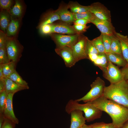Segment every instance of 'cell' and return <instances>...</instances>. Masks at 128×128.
<instances>
[{
    "instance_id": "cb8c5ba5",
    "label": "cell",
    "mask_w": 128,
    "mask_h": 128,
    "mask_svg": "<svg viewBox=\"0 0 128 128\" xmlns=\"http://www.w3.org/2000/svg\"><path fill=\"white\" fill-rule=\"evenodd\" d=\"M17 63L13 61L4 64H0L2 69L4 76L7 77L16 70Z\"/></svg>"
},
{
    "instance_id": "2e32d148",
    "label": "cell",
    "mask_w": 128,
    "mask_h": 128,
    "mask_svg": "<svg viewBox=\"0 0 128 128\" xmlns=\"http://www.w3.org/2000/svg\"><path fill=\"white\" fill-rule=\"evenodd\" d=\"M21 19L11 16L10 22L6 30V34L7 36L15 37L19 29Z\"/></svg>"
},
{
    "instance_id": "484cf974",
    "label": "cell",
    "mask_w": 128,
    "mask_h": 128,
    "mask_svg": "<svg viewBox=\"0 0 128 128\" xmlns=\"http://www.w3.org/2000/svg\"><path fill=\"white\" fill-rule=\"evenodd\" d=\"M111 37V53L122 55L121 45L119 41L115 35Z\"/></svg>"
},
{
    "instance_id": "f1b7e54d",
    "label": "cell",
    "mask_w": 128,
    "mask_h": 128,
    "mask_svg": "<svg viewBox=\"0 0 128 128\" xmlns=\"http://www.w3.org/2000/svg\"><path fill=\"white\" fill-rule=\"evenodd\" d=\"M10 61L6 47L0 48V64H5Z\"/></svg>"
},
{
    "instance_id": "83f0119b",
    "label": "cell",
    "mask_w": 128,
    "mask_h": 128,
    "mask_svg": "<svg viewBox=\"0 0 128 128\" xmlns=\"http://www.w3.org/2000/svg\"><path fill=\"white\" fill-rule=\"evenodd\" d=\"M103 44L105 49V53H111L110 46L111 44V36L101 34Z\"/></svg>"
},
{
    "instance_id": "1f68e13d",
    "label": "cell",
    "mask_w": 128,
    "mask_h": 128,
    "mask_svg": "<svg viewBox=\"0 0 128 128\" xmlns=\"http://www.w3.org/2000/svg\"><path fill=\"white\" fill-rule=\"evenodd\" d=\"M7 97L5 90L0 93V114H2L6 106Z\"/></svg>"
},
{
    "instance_id": "7c38bea8",
    "label": "cell",
    "mask_w": 128,
    "mask_h": 128,
    "mask_svg": "<svg viewBox=\"0 0 128 128\" xmlns=\"http://www.w3.org/2000/svg\"><path fill=\"white\" fill-rule=\"evenodd\" d=\"M14 94L10 93L7 95L6 106L2 114L5 119L17 124L18 123L19 121L15 116L13 108V98Z\"/></svg>"
},
{
    "instance_id": "f546056e",
    "label": "cell",
    "mask_w": 128,
    "mask_h": 128,
    "mask_svg": "<svg viewBox=\"0 0 128 128\" xmlns=\"http://www.w3.org/2000/svg\"><path fill=\"white\" fill-rule=\"evenodd\" d=\"M73 14L75 20L79 19H84L89 21L93 15L89 11L84 13Z\"/></svg>"
},
{
    "instance_id": "ac0fdd59",
    "label": "cell",
    "mask_w": 128,
    "mask_h": 128,
    "mask_svg": "<svg viewBox=\"0 0 128 128\" xmlns=\"http://www.w3.org/2000/svg\"><path fill=\"white\" fill-rule=\"evenodd\" d=\"M105 54L108 61L119 66L124 67L128 64L122 55L111 53H105Z\"/></svg>"
},
{
    "instance_id": "60d3db41",
    "label": "cell",
    "mask_w": 128,
    "mask_h": 128,
    "mask_svg": "<svg viewBox=\"0 0 128 128\" xmlns=\"http://www.w3.org/2000/svg\"><path fill=\"white\" fill-rule=\"evenodd\" d=\"M90 23V21L84 19H79L75 20L73 22L74 24L81 25H87V24Z\"/></svg>"
},
{
    "instance_id": "6da1fadb",
    "label": "cell",
    "mask_w": 128,
    "mask_h": 128,
    "mask_svg": "<svg viewBox=\"0 0 128 128\" xmlns=\"http://www.w3.org/2000/svg\"><path fill=\"white\" fill-rule=\"evenodd\" d=\"M90 102L109 115L115 128L121 127L128 121V108L113 101L103 96Z\"/></svg>"
},
{
    "instance_id": "b9f144b4",
    "label": "cell",
    "mask_w": 128,
    "mask_h": 128,
    "mask_svg": "<svg viewBox=\"0 0 128 128\" xmlns=\"http://www.w3.org/2000/svg\"><path fill=\"white\" fill-rule=\"evenodd\" d=\"M98 55L97 54L89 55L87 56V59L93 62L97 58Z\"/></svg>"
},
{
    "instance_id": "9c48e42d",
    "label": "cell",
    "mask_w": 128,
    "mask_h": 128,
    "mask_svg": "<svg viewBox=\"0 0 128 128\" xmlns=\"http://www.w3.org/2000/svg\"><path fill=\"white\" fill-rule=\"evenodd\" d=\"M89 21L96 26L101 34L112 36L116 33L111 22L100 19L94 15Z\"/></svg>"
},
{
    "instance_id": "8fae6325",
    "label": "cell",
    "mask_w": 128,
    "mask_h": 128,
    "mask_svg": "<svg viewBox=\"0 0 128 128\" xmlns=\"http://www.w3.org/2000/svg\"><path fill=\"white\" fill-rule=\"evenodd\" d=\"M55 51L63 59L66 67L70 68L74 65L77 62L71 47L66 46L56 48Z\"/></svg>"
},
{
    "instance_id": "e0dca14e",
    "label": "cell",
    "mask_w": 128,
    "mask_h": 128,
    "mask_svg": "<svg viewBox=\"0 0 128 128\" xmlns=\"http://www.w3.org/2000/svg\"><path fill=\"white\" fill-rule=\"evenodd\" d=\"M5 90L7 94L14 93L21 90L27 89L26 88L19 86L9 78L5 77Z\"/></svg>"
},
{
    "instance_id": "bcb514c9",
    "label": "cell",
    "mask_w": 128,
    "mask_h": 128,
    "mask_svg": "<svg viewBox=\"0 0 128 128\" xmlns=\"http://www.w3.org/2000/svg\"><path fill=\"white\" fill-rule=\"evenodd\" d=\"M79 128H92V127L91 124L87 125L85 124Z\"/></svg>"
},
{
    "instance_id": "d590c367",
    "label": "cell",
    "mask_w": 128,
    "mask_h": 128,
    "mask_svg": "<svg viewBox=\"0 0 128 128\" xmlns=\"http://www.w3.org/2000/svg\"><path fill=\"white\" fill-rule=\"evenodd\" d=\"M8 36L6 33L0 30V48L6 47Z\"/></svg>"
},
{
    "instance_id": "9a60e30c",
    "label": "cell",
    "mask_w": 128,
    "mask_h": 128,
    "mask_svg": "<svg viewBox=\"0 0 128 128\" xmlns=\"http://www.w3.org/2000/svg\"><path fill=\"white\" fill-rule=\"evenodd\" d=\"M70 114L71 115L70 128H79L85 124L86 120L81 111L74 110L71 111Z\"/></svg>"
},
{
    "instance_id": "d6986e66",
    "label": "cell",
    "mask_w": 128,
    "mask_h": 128,
    "mask_svg": "<svg viewBox=\"0 0 128 128\" xmlns=\"http://www.w3.org/2000/svg\"><path fill=\"white\" fill-rule=\"evenodd\" d=\"M115 35L120 42L122 55L128 64V37L117 32Z\"/></svg>"
},
{
    "instance_id": "5bb4252c",
    "label": "cell",
    "mask_w": 128,
    "mask_h": 128,
    "mask_svg": "<svg viewBox=\"0 0 128 128\" xmlns=\"http://www.w3.org/2000/svg\"><path fill=\"white\" fill-rule=\"evenodd\" d=\"M52 33L74 35L78 33L73 26L64 23L52 24Z\"/></svg>"
},
{
    "instance_id": "ffe728a7",
    "label": "cell",
    "mask_w": 128,
    "mask_h": 128,
    "mask_svg": "<svg viewBox=\"0 0 128 128\" xmlns=\"http://www.w3.org/2000/svg\"><path fill=\"white\" fill-rule=\"evenodd\" d=\"M23 11V7L22 2L15 0L14 4L9 11L11 16L14 18L21 19Z\"/></svg>"
},
{
    "instance_id": "603a6c76",
    "label": "cell",
    "mask_w": 128,
    "mask_h": 128,
    "mask_svg": "<svg viewBox=\"0 0 128 128\" xmlns=\"http://www.w3.org/2000/svg\"><path fill=\"white\" fill-rule=\"evenodd\" d=\"M69 9L73 13H79L86 12L89 11L90 5H82L77 2L70 1L68 4Z\"/></svg>"
},
{
    "instance_id": "681fc988",
    "label": "cell",
    "mask_w": 128,
    "mask_h": 128,
    "mask_svg": "<svg viewBox=\"0 0 128 128\" xmlns=\"http://www.w3.org/2000/svg\"><path fill=\"white\" fill-rule=\"evenodd\" d=\"M92 128H93L92 127Z\"/></svg>"
},
{
    "instance_id": "7a4b0ae2",
    "label": "cell",
    "mask_w": 128,
    "mask_h": 128,
    "mask_svg": "<svg viewBox=\"0 0 128 128\" xmlns=\"http://www.w3.org/2000/svg\"><path fill=\"white\" fill-rule=\"evenodd\" d=\"M103 96L128 108V83L123 80L105 86Z\"/></svg>"
},
{
    "instance_id": "4dcf8cb0",
    "label": "cell",
    "mask_w": 128,
    "mask_h": 128,
    "mask_svg": "<svg viewBox=\"0 0 128 128\" xmlns=\"http://www.w3.org/2000/svg\"><path fill=\"white\" fill-rule=\"evenodd\" d=\"M86 53L87 56L89 55H98V51L91 42V40L88 38L86 44Z\"/></svg>"
},
{
    "instance_id": "d6a6232c",
    "label": "cell",
    "mask_w": 128,
    "mask_h": 128,
    "mask_svg": "<svg viewBox=\"0 0 128 128\" xmlns=\"http://www.w3.org/2000/svg\"><path fill=\"white\" fill-rule=\"evenodd\" d=\"M13 1L11 0H0V6L1 10L9 11L12 6Z\"/></svg>"
},
{
    "instance_id": "f6af8a7d",
    "label": "cell",
    "mask_w": 128,
    "mask_h": 128,
    "mask_svg": "<svg viewBox=\"0 0 128 128\" xmlns=\"http://www.w3.org/2000/svg\"><path fill=\"white\" fill-rule=\"evenodd\" d=\"M4 77L2 66L0 65V80L3 79Z\"/></svg>"
},
{
    "instance_id": "74e56055",
    "label": "cell",
    "mask_w": 128,
    "mask_h": 128,
    "mask_svg": "<svg viewBox=\"0 0 128 128\" xmlns=\"http://www.w3.org/2000/svg\"><path fill=\"white\" fill-rule=\"evenodd\" d=\"M99 55L100 56L101 59V63L99 68L103 71L107 67L108 61L105 54Z\"/></svg>"
},
{
    "instance_id": "ab89813d",
    "label": "cell",
    "mask_w": 128,
    "mask_h": 128,
    "mask_svg": "<svg viewBox=\"0 0 128 128\" xmlns=\"http://www.w3.org/2000/svg\"><path fill=\"white\" fill-rule=\"evenodd\" d=\"M121 70L124 80H128V64L123 67Z\"/></svg>"
},
{
    "instance_id": "ba28073f",
    "label": "cell",
    "mask_w": 128,
    "mask_h": 128,
    "mask_svg": "<svg viewBox=\"0 0 128 128\" xmlns=\"http://www.w3.org/2000/svg\"><path fill=\"white\" fill-rule=\"evenodd\" d=\"M88 38L82 34L77 42L71 47L77 62L82 59H87L86 48Z\"/></svg>"
},
{
    "instance_id": "8992f818",
    "label": "cell",
    "mask_w": 128,
    "mask_h": 128,
    "mask_svg": "<svg viewBox=\"0 0 128 128\" xmlns=\"http://www.w3.org/2000/svg\"><path fill=\"white\" fill-rule=\"evenodd\" d=\"M81 34L65 35L52 33L50 35L55 44L56 48H60L66 46L71 47L77 42Z\"/></svg>"
},
{
    "instance_id": "7402d4cb",
    "label": "cell",
    "mask_w": 128,
    "mask_h": 128,
    "mask_svg": "<svg viewBox=\"0 0 128 128\" xmlns=\"http://www.w3.org/2000/svg\"><path fill=\"white\" fill-rule=\"evenodd\" d=\"M60 20L58 15L54 11L49 12L46 14L43 17L39 26V28L44 25L52 24L55 21Z\"/></svg>"
},
{
    "instance_id": "3957f363",
    "label": "cell",
    "mask_w": 128,
    "mask_h": 128,
    "mask_svg": "<svg viewBox=\"0 0 128 128\" xmlns=\"http://www.w3.org/2000/svg\"><path fill=\"white\" fill-rule=\"evenodd\" d=\"M76 110H79L83 112L86 120L88 122L100 118L102 112V111L90 102L81 104L75 100H70L66 106V112L70 114L71 111Z\"/></svg>"
},
{
    "instance_id": "d4e9b609",
    "label": "cell",
    "mask_w": 128,
    "mask_h": 128,
    "mask_svg": "<svg viewBox=\"0 0 128 128\" xmlns=\"http://www.w3.org/2000/svg\"><path fill=\"white\" fill-rule=\"evenodd\" d=\"M7 78L19 86L24 87L27 89L29 88L28 83L23 79L16 70Z\"/></svg>"
},
{
    "instance_id": "e575fe53",
    "label": "cell",
    "mask_w": 128,
    "mask_h": 128,
    "mask_svg": "<svg viewBox=\"0 0 128 128\" xmlns=\"http://www.w3.org/2000/svg\"><path fill=\"white\" fill-rule=\"evenodd\" d=\"M91 125L93 128H115L112 123H106L102 122Z\"/></svg>"
},
{
    "instance_id": "7dc6e473",
    "label": "cell",
    "mask_w": 128,
    "mask_h": 128,
    "mask_svg": "<svg viewBox=\"0 0 128 128\" xmlns=\"http://www.w3.org/2000/svg\"><path fill=\"white\" fill-rule=\"evenodd\" d=\"M119 128H128V121L122 126Z\"/></svg>"
},
{
    "instance_id": "30bf717a",
    "label": "cell",
    "mask_w": 128,
    "mask_h": 128,
    "mask_svg": "<svg viewBox=\"0 0 128 128\" xmlns=\"http://www.w3.org/2000/svg\"><path fill=\"white\" fill-rule=\"evenodd\" d=\"M89 11L98 18L111 22L110 11L99 2L93 3L90 5Z\"/></svg>"
},
{
    "instance_id": "8d00e7d4",
    "label": "cell",
    "mask_w": 128,
    "mask_h": 128,
    "mask_svg": "<svg viewBox=\"0 0 128 128\" xmlns=\"http://www.w3.org/2000/svg\"><path fill=\"white\" fill-rule=\"evenodd\" d=\"M73 27L78 33L81 34L86 32L89 27V26L87 25H83L74 24Z\"/></svg>"
},
{
    "instance_id": "f35d334b",
    "label": "cell",
    "mask_w": 128,
    "mask_h": 128,
    "mask_svg": "<svg viewBox=\"0 0 128 128\" xmlns=\"http://www.w3.org/2000/svg\"><path fill=\"white\" fill-rule=\"evenodd\" d=\"M15 124L11 121L5 119L1 128H14Z\"/></svg>"
},
{
    "instance_id": "ee69618b",
    "label": "cell",
    "mask_w": 128,
    "mask_h": 128,
    "mask_svg": "<svg viewBox=\"0 0 128 128\" xmlns=\"http://www.w3.org/2000/svg\"><path fill=\"white\" fill-rule=\"evenodd\" d=\"M5 119L2 114H0V128H1Z\"/></svg>"
},
{
    "instance_id": "4fadbf2b",
    "label": "cell",
    "mask_w": 128,
    "mask_h": 128,
    "mask_svg": "<svg viewBox=\"0 0 128 128\" xmlns=\"http://www.w3.org/2000/svg\"><path fill=\"white\" fill-rule=\"evenodd\" d=\"M68 5H60L55 12L58 15L60 20L69 24L73 23L75 20L73 14L68 10Z\"/></svg>"
},
{
    "instance_id": "5b68a950",
    "label": "cell",
    "mask_w": 128,
    "mask_h": 128,
    "mask_svg": "<svg viewBox=\"0 0 128 128\" xmlns=\"http://www.w3.org/2000/svg\"><path fill=\"white\" fill-rule=\"evenodd\" d=\"M6 47L10 61L17 63L22 56L23 47L15 37H8Z\"/></svg>"
},
{
    "instance_id": "277c9868",
    "label": "cell",
    "mask_w": 128,
    "mask_h": 128,
    "mask_svg": "<svg viewBox=\"0 0 128 128\" xmlns=\"http://www.w3.org/2000/svg\"><path fill=\"white\" fill-rule=\"evenodd\" d=\"M91 89L86 95L75 101L86 103L91 102L103 96L105 84V82L100 78L97 77L91 85Z\"/></svg>"
},
{
    "instance_id": "c3c4849f",
    "label": "cell",
    "mask_w": 128,
    "mask_h": 128,
    "mask_svg": "<svg viewBox=\"0 0 128 128\" xmlns=\"http://www.w3.org/2000/svg\"><path fill=\"white\" fill-rule=\"evenodd\" d=\"M126 81H127V82H128V80H126Z\"/></svg>"
},
{
    "instance_id": "836d02e7",
    "label": "cell",
    "mask_w": 128,
    "mask_h": 128,
    "mask_svg": "<svg viewBox=\"0 0 128 128\" xmlns=\"http://www.w3.org/2000/svg\"><path fill=\"white\" fill-rule=\"evenodd\" d=\"M40 33L44 35H49L52 33V24L44 25L39 28Z\"/></svg>"
},
{
    "instance_id": "7bdbcfd3",
    "label": "cell",
    "mask_w": 128,
    "mask_h": 128,
    "mask_svg": "<svg viewBox=\"0 0 128 128\" xmlns=\"http://www.w3.org/2000/svg\"><path fill=\"white\" fill-rule=\"evenodd\" d=\"M4 78L0 80V93L5 90V82Z\"/></svg>"
},
{
    "instance_id": "44dd1931",
    "label": "cell",
    "mask_w": 128,
    "mask_h": 128,
    "mask_svg": "<svg viewBox=\"0 0 128 128\" xmlns=\"http://www.w3.org/2000/svg\"><path fill=\"white\" fill-rule=\"evenodd\" d=\"M11 19V16L9 11L1 10L0 14V27L1 30L6 33V29Z\"/></svg>"
},
{
    "instance_id": "52a82bcc",
    "label": "cell",
    "mask_w": 128,
    "mask_h": 128,
    "mask_svg": "<svg viewBox=\"0 0 128 128\" xmlns=\"http://www.w3.org/2000/svg\"><path fill=\"white\" fill-rule=\"evenodd\" d=\"M102 71L103 77L110 84H116L124 80L121 70L110 62L108 61L107 67Z\"/></svg>"
},
{
    "instance_id": "4316f807",
    "label": "cell",
    "mask_w": 128,
    "mask_h": 128,
    "mask_svg": "<svg viewBox=\"0 0 128 128\" xmlns=\"http://www.w3.org/2000/svg\"><path fill=\"white\" fill-rule=\"evenodd\" d=\"M97 50L99 55L105 54V50L103 44L101 34L99 37L91 40Z\"/></svg>"
}]
</instances>
